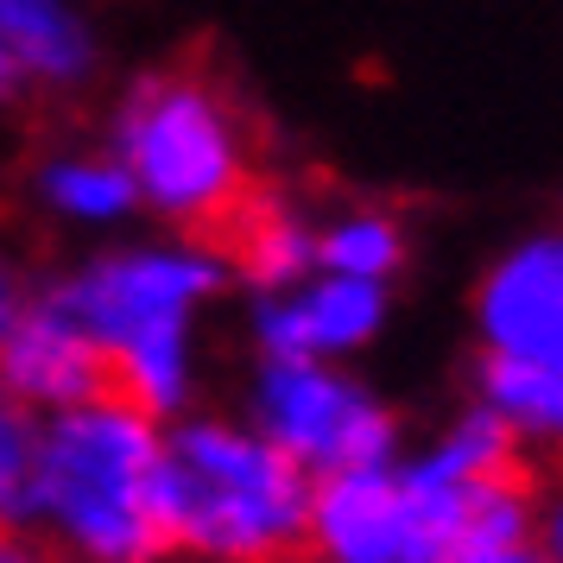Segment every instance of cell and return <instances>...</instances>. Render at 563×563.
<instances>
[{
  "instance_id": "obj_15",
  "label": "cell",
  "mask_w": 563,
  "mask_h": 563,
  "mask_svg": "<svg viewBox=\"0 0 563 563\" xmlns=\"http://www.w3.org/2000/svg\"><path fill=\"white\" fill-rule=\"evenodd\" d=\"M32 462H38V411L0 393V526L20 532L32 512Z\"/></svg>"
},
{
  "instance_id": "obj_7",
  "label": "cell",
  "mask_w": 563,
  "mask_h": 563,
  "mask_svg": "<svg viewBox=\"0 0 563 563\" xmlns=\"http://www.w3.org/2000/svg\"><path fill=\"white\" fill-rule=\"evenodd\" d=\"M475 355L563 374V229L519 234L475 285Z\"/></svg>"
},
{
  "instance_id": "obj_1",
  "label": "cell",
  "mask_w": 563,
  "mask_h": 563,
  "mask_svg": "<svg viewBox=\"0 0 563 563\" xmlns=\"http://www.w3.org/2000/svg\"><path fill=\"white\" fill-rule=\"evenodd\" d=\"M519 532H532V456L468 399L393 462L310 482L305 563H456Z\"/></svg>"
},
{
  "instance_id": "obj_8",
  "label": "cell",
  "mask_w": 563,
  "mask_h": 563,
  "mask_svg": "<svg viewBox=\"0 0 563 563\" xmlns=\"http://www.w3.org/2000/svg\"><path fill=\"white\" fill-rule=\"evenodd\" d=\"M393 317V285L310 273L285 291H254L247 335L260 361H355Z\"/></svg>"
},
{
  "instance_id": "obj_4",
  "label": "cell",
  "mask_w": 563,
  "mask_h": 563,
  "mask_svg": "<svg viewBox=\"0 0 563 563\" xmlns=\"http://www.w3.org/2000/svg\"><path fill=\"white\" fill-rule=\"evenodd\" d=\"M158 512L172 563H305L310 475L241 411L165 418Z\"/></svg>"
},
{
  "instance_id": "obj_18",
  "label": "cell",
  "mask_w": 563,
  "mask_h": 563,
  "mask_svg": "<svg viewBox=\"0 0 563 563\" xmlns=\"http://www.w3.org/2000/svg\"><path fill=\"white\" fill-rule=\"evenodd\" d=\"M26 291H32V285H26V266L0 247V335H7V323H13V317H20Z\"/></svg>"
},
{
  "instance_id": "obj_20",
  "label": "cell",
  "mask_w": 563,
  "mask_h": 563,
  "mask_svg": "<svg viewBox=\"0 0 563 563\" xmlns=\"http://www.w3.org/2000/svg\"><path fill=\"white\" fill-rule=\"evenodd\" d=\"M26 96V77H20V64L7 57V45H0V108H13Z\"/></svg>"
},
{
  "instance_id": "obj_6",
  "label": "cell",
  "mask_w": 563,
  "mask_h": 563,
  "mask_svg": "<svg viewBox=\"0 0 563 563\" xmlns=\"http://www.w3.org/2000/svg\"><path fill=\"white\" fill-rule=\"evenodd\" d=\"M241 418L310 482L349 475L406 450V418L349 361H260L241 393Z\"/></svg>"
},
{
  "instance_id": "obj_12",
  "label": "cell",
  "mask_w": 563,
  "mask_h": 563,
  "mask_svg": "<svg viewBox=\"0 0 563 563\" xmlns=\"http://www.w3.org/2000/svg\"><path fill=\"white\" fill-rule=\"evenodd\" d=\"M32 197L45 216L70 222V229H121L140 216V197H133V178L121 172L114 153H52L38 158L32 172Z\"/></svg>"
},
{
  "instance_id": "obj_19",
  "label": "cell",
  "mask_w": 563,
  "mask_h": 563,
  "mask_svg": "<svg viewBox=\"0 0 563 563\" xmlns=\"http://www.w3.org/2000/svg\"><path fill=\"white\" fill-rule=\"evenodd\" d=\"M0 563H57V558L32 532H20V526H0Z\"/></svg>"
},
{
  "instance_id": "obj_11",
  "label": "cell",
  "mask_w": 563,
  "mask_h": 563,
  "mask_svg": "<svg viewBox=\"0 0 563 563\" xmlns=\"http://www.w3.org/2000/svg\"><path fill=\"white\" fill-rule=\"evenodd\" d=\"M0 45L26 89H77L96 70V32L77 0H0Z\"/></svg>"
},
{
  "instance_id": "obj_9",
  "label": "cell",
  "mask_w": 563,
  "mask_h": 563,
  "mask_svg": "<svg viewBox=\"0 0 563 563\" xmlns=\"http://www.w3.org/2000/svg\"><path fill=\"white\" fill-rule=\"evenodd\" d=\"M0 393L20 399L26 411H38V418L114 393L102 349L77 330V317L57 305L45 285H32L20 317L0 335Z\"/></svg>"
},
{
  "instance_id": "obj_17",
  "label": "cell",
  "mask_w": 563,
  "mask_h": 563,
  "mask_svg": "<svg viewBox=\"0 0 563 563\" xmlns=\"http://www.w3.org/2000/svg\"><path fill=\"white\" fill-rule=\"evenodd\" d=\"M456 563H551V558L538 551L532 532H519V538H494V544H468Z\"/></svg>"
},
{
  "instance_id": "obj_3",
  "label": "cell",
  "mask_w": 563,
  "mask_h": 563,
  "mask_svg": "<svg viewBox=\"0 0 563 563\" xmlns=\"http://www.w3.org/2000/svg\"><path fill=\"white\" fill-rule=\"evenodd\" d=\"M158 443L165 424L121 393L38 418L26 532L57 563H172Z\"/></svg>"
},
{
  "instance_id": "obj_13",
  "label": "cell",
  "mask_w": 563,
  "mask_h": 563,
  "mask_svg": "<svg viewBox=\"0 0 563 563\" xmlns=\"http://www.w3.org/2000/svg\"><path fill=\"white\" fill-rule=\"evenodd\" d=\"M475 406H487L526 456L563 462V374H538L519 361L475 355Z\"/></svg>"
},
{
  "instance_id": "obj_14",
  "label": "cell",
  "mask_w": 563,
  "mask_h": 563,
  "mask_svg": "<svg viewBox=\"0 0 563 563\" xmlns=\"http://www.w3.org/2000/svg\"><path fill=\"white\" fill-rule=\"evenodd\" d=\"M406 222L393 209L355 203V209H335L317 222V273H342V279H374L393 285L399 266H406Z\"/></svg>"
},
{
  "instance_id": "obj_10",
  "label": "cell",
  "mask_w": 563,
  "mask_h": 563,
  "mask_svg": "<svg viewBox=\"0 0 563 563\" xmlns=\"http://www.w3.org/2000/svg\"><path fill=\"white\" fill-rule=\"evenodd\" d=\"M216 247L229 260V279L254 285V291H285L317 273V216H305L298 203L285 197H247L234 209Z\"/></svg>"
},
{
  "instance_id": "obj_5",
  "label": "cell",
  "mask_w": 563,
  "mask_h": 563,
  "mask_svg": "<svg viewBox=\"0 0 563 563\" xmlns=\"http://www.w3.org/2000/svg\"><path fill=\"white\" fill-rule=\"evenodd\" d=\"M108 153L133 178L140 209L172 234L216 241L222 222L254 197V153L229 96L197 70H153L114 102Z\"/></svg>"
},
{
  "instance_id": "obj_16",
  "label": "cell",
  "mask_w": 563,
  "mask_h": 563,
  "mask_svg": "<svg viewBox=\"0 0 563 563\" xmlns=\"http://www.w3.org/2000/svg\"><path fill=\"white\" fill-rule=\"evenodd\" d=\"M532 538L551 563H563V462L532 475Z\"/></svg>"
},
{
  "instance_id": "obj_2",
  "label": "cell",
  "mask_w": 563,
  "mask_h": 563,
  "mask_svg": "<svg viewBox=\"0 0 563 563\" xmlns=\"http://www.w3.org/2000/svg\"><path fill=\"white\" fill-rule=\"evenodd\" d=\"M77 330L102 349L108 386L153 411L158 424L197 406L203 361H197V317L229 291V260L203 234H153L114 241L77 260L52 285Z\"/></svg>"
}]
</instances>
